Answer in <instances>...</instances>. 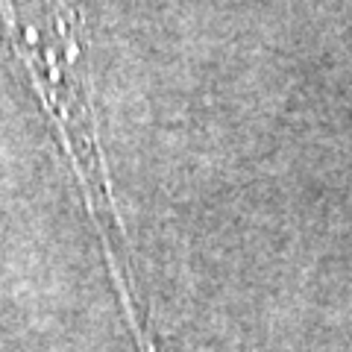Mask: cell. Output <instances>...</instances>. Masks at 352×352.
<instances>
[{"instance_id": "cell-1", "label": "cell", "mask_w": 352, "mask_h": 352, "mask_svg": "<svg viewBox=\"0 0 352 352\" xmlns=\"http://www.w3.org/2000/svg\"><path fill=\"white\" fill-rule=\"evenodd\" d=\"M0 27L50 118L62 153L68 156L74 182L94 220V232L112 270L126 320L141 340V349L153 352L129 258V241L97 135L80 12L71 0H0Z\"/></svg>"}]
</instances>
